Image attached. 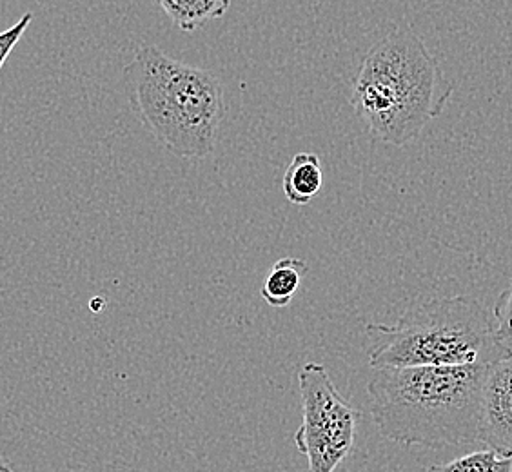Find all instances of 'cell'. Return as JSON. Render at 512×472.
<instances>
[{
	"label": "cell",
	"mask_w": 512,
	"mask_h": 472,
	"mask_svg": "<svg viewBox=\"0 0 512 472\" xmlns=\"http://www.w3.org/2000/svg\"><path fill=\"white\" fill-rule=\"evenodd\" d=\"M491 365L375 369L367 394L376 429L405 447L445 449L480 442L483 385Z\"/></svg>",
	"instance_id": "6da1fadb"
},
{
	"label": "cell",
	"mask_w": 512,
	"mask_h": 472,
	"mask_svg": "<svg viewBox=\"0 0 512 472\" xmlns=\"http://www.w3.org/2000/svg\"><path fill=\"white\" fill-rule=\"evenodd\" d=\"M451 97L453 84L424 40L394 28L365 53L351 106L376 140L402 148L444 113Z\"/></svg>",
	"instance_id": "7a4b0ae2"
},
{
	"label": "cell",
	"mask_w": 512,
	"mask_h": 472,
	"mask_svg": "<svg viewBox=\"0 0 512 472\" xmlns=\"http://www.w3.org/2000/svg\"><path fill=\"white\" fill-rule=\"evenodd\" d=\"M124 73L140 122L171 155L215 153L226 95L213 71L173 59L157 46H142Z\"/></svg>",
	"instance_id": "3957f363"
},
{
	"label": "cell",
	"mask_w": 512,
	"mask_h": 472,
	"mask_svg": "<svg viewBox=\"0 0 512 472\" xmlns=\"http://www.w3.org/2000/svg\"><path fill=\"white\" fill-rule=\"evenodd\" d=\"M369 365H493L511 354L494 333L493 315L469 296L414 305L394 325H365Z\"/></svg>",
	"instance_id": "277c9868"
},
{
	"label": "cell",
	"mask_w": 512,
	"mask_h": 472,
	"mask_svg": "<svg viewBox=\"0 0 512 472\" xmlns=\"http://www.w3.org/2000/svg\"><path fill=\"white\" fill-rule=\"evenodd\" d=\"M302 423L295 445L309 463V472H335L353 453L362 411L349 404L325 365L309 362L298 373Z\"/></svg>",
	"instance_id": "5b68a950"
},
{
	"label": "cell",
	"mask_w": 512,
	"mask_h": 472,
	"mask_svg": "<svg viewBox=\"0 0 512 472\" xmlns=\"http://www.w3.org/2000/svg\"><path fill=\"white\" fill-rule=\"evenodd\" d=\"M480 442L512 456V351L489 367L483 385Z\"/></svg>",
	"instance_id": "8992f818"
},
{
	"label": "cell",
	"mask_w": 512,
	"mask_h": 472,
	"mask_svg": "<svg viewBox=\"0 0 512 472\" xmlns=\"http://www.w3.org/2000/svg\"><path fill=\"white\" fill-rule=\"evenodd\" d=\"M324 184V171L315 153H298L291 160L282 180L287 200L295 206L311 204Z\"/></svg>",
	"instance_id": "52a82bcc"
},
{
	"label": "cell",
	"mask_w": 512,
	"mask_h": 472,
	"mask_svg": "<svg viewBox=\"0 0 512 472\" xmlns=\"http://www.w3.org/2000/svg\"><path fill=\"white\" fill-rule=\"evenodd\" d=\"M307 271H309V267L300 258L286 256V258L276 260L267 273L266 280L260 289V295L271 307H276V309L287 307L295 298L296 291L302 286Z\"/></svg>",
	"instance_id": "ba28073f"
},
{
	"label": "cell",
	"mask_w": 512,
	"mask_h": 472,
	"mask_svg": "<svg viewBox=\"0 0 512 472\" xmlns=\"http://www.w3.org/2000/svg\"><path fill=\"white\" fill-rule=\"evenodd\" d=\"M178 30H200L211 20L222 19L231 8V0H158Z\"/></svg>",
	"instance_id": "9c48e42d"
},
{
	"label": "cell",
	"mask_w": 512,
	"mask_h": 472,
	"mask_svg": "<svg viewBox=\"0 0 512 472\" xmlns=\"http://www.w3.org/2000/svg\"><path fill=\"white\" fill-rule=\"evenodd\" d=\"M427 472H512V456H503L493 449L476 451L451 462L433 465Z\"/></svg>",
	"instance_id": "30bf717a"
},
{
	"label": "cell",
	"mask_w": 512,
	"mask_h": 472,
	"mask_svg": "<svg viewBox=\"0 0 512 472\" xmlns=\"http://www.w3.org/2000/svg\"><path fill=\"white\" fill-rule=\"evenodd\" d=\"M493 324L496 338L512 349V278L494 304Z\"/></svg>",
	"instance_id": "8fae6325"
},
{
	"label": "cell",
	"mask_w": 512,
	"mask_h": 472,
	"mask_svg": "<svg viewBox=\"0 0 512 472\" xmlns=\"http://www.w3.org/2000/svg\"><path fill=\"white\" fill-rule=\"evenodd\" d=\"M31 20H33V15L31 13H24L19 22H15L8 30L0 31V73H2L4 64L10 59L13 50L17 48L20 39L24 37V33L30 28Z\"/></svg>",
	"instance_id": "7c38bea8"
},
{
	"label": "cell",
	"mask_w": 512,
	"mask_h": 472,
	"mask_svg": "<svg viewBox=\"0 0 512 472\" xmlns=\"http://www.w3.org/2000/svg\"><path fill=\"white\" fill-rule=\"evenodd\" d=\"M0 472H15L10 467H6V465H0Z\"/></svg>",
	"instance_id": "4fadbf2b"
}]
</instances>
